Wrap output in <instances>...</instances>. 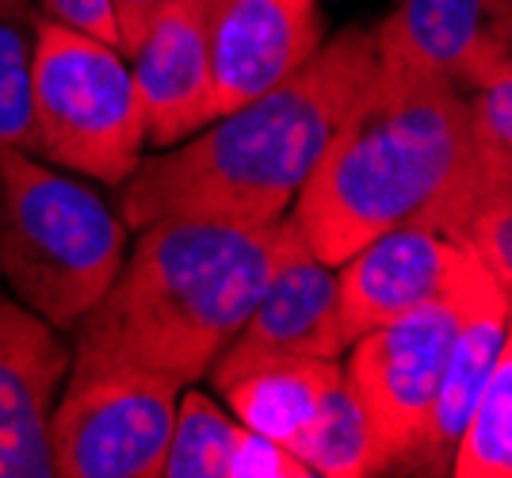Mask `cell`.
<instances>
[{
  "label": "cell",
  "instance_id": "obj_12",
  "mask_svg": "<svg viewBox=\"0 0 512 478\" xmlns=\"http://www.w3.org/2000/svg\"><path fill=\"white\" fill-rule=\"evenodd\" d=\"M371 31L383 62L440 73L459 88L512 66V0H398Z\"/></svg>",
  "mask_w": 512,
  "mask_h": 478
},
{
  "label": "cell",
  "instance_id": "obj_5",
  "mask_svg": "<svg viewBox=\"0 0 512 478\" xmlns=\"http://www.w3.org/2000/svg\"><path fill=\"white\" fill-rule=\"evenodd\" d=\"M31 134L39 157L123 188L146 150V111L127 58L43 16L31 62Z\"/></svg>",
  "mask_w": 512,
  "mask_h": 478
},
{
  "label": "cell",
  "instance_id": "obj_2",
  "mask_svg": "<svg viewBox=\"0 0 512 478\" xmlns=\"http://www.w3.org/2000/svg\"><path fill=\"white\" fill-rule=\"evenodd\" d=\"M375 62V31L352 23L279 85L211 119L192 138L142 157L119 203L127 230L161 218L283 222L367 88Z\"/></svg>",
  "mask_w": 512,
  "mask_h": 478
},
{
  "label": "cell",
  "instance_id": "obj_19",
  "mask_svg": "<svg viewBox=\"0 0 512 478\" xmlns=\"http://www.w3.org/2000/svg\"><path fill=\"white\" fill-rule=\"evenodd\" d=\"M43 8L35 0H0V146L35 153L31 134V62Z\"/></svg>",
  "mask_w": 512,
  "mask_h": 478
},
{
  "label": "cell",
  "instance_id": "obj_16",
  "mask_svg": "<svg viewBox=\"0 0 512 478\" xmlns=\"http://www.w3.org/2000/svg\"><path fill=\"white\" fill-rule=\"evenodd\" d=\"M505 348H512V291L493 287L467 306L459 333L451 341L444 379H440V391H436V402L428 413L417 475H448L459 433H463L470 410Z\"/></svg>",
  "mask_w": 512,
  "mask_h": 478
},
{
  "label": "cell",
  "instance_id": "obj_21",
  "mask_svg": "<svg viewBox=\"0 0 512 478\" xmlns=\"http://www.w3.org/2000/svg\"><path fill=\"white\" fill-rule=\"evenodd\" d=\"M463 245L490 268V276L512 291V184L493 188L470 207L463 222Z\"/></svg>",
  "mask_w": 512,
  "mask_h": 478
},
{
  "label": "cell",
  "instance_id": "obj_10",
  "mask_svg": "<svg viewBox=\"0 0 512 478\" xmlns=\"http://www.w3.org/2000/svg\"><path fill=\"white\" fill-rule=\"evenodd\" d=\"M321 43L318 0H218L211 16L214 119L291 77Z\"/></svg>",
  "mask_w": 512,
  "mask_h": 478
},
{
  "label": "cell",
  "instance_id": "obj_3",
  "mask_svg": "<svg viewBox=\"0 0 512 478\" xmlns=\"http://www.w3.org/2000/svg\"><path fill=\"white\" fill-rule=\"evenodd\" d=\"M291 238V218L272 226L222 218L142 226L104 299L73 326L77 352L192 387L245 329Z\"/></svg>",
  "mask_w": 512,
  "mask_h": 478
},
{
  "label": "cell",
  "instance_id": "obj_13",
  "mask_svg": "<svg viewBox=\"0 0 512 478\" xmlns=\"http://www.w3.org/2000/svg\"><path fill=\"white\" fill-rule=\"evenodd\" d=\"M207 375L222 406L245 429L291 448L314 421L329 383L341 375V360H310L234 341Z\"/></svg>",
  "mask_w": 512,
  "mask_h": 478
},
{
  "label": "cell",
  "instance_id": "obj_7",
  "mask_svg": "<svg viewBox=\"0 0 512 478\" xmlns=\"http://www.w3.org/2000/svg\"><path fill=\"white\" fill-rule=\"evenodd\" d=\"M184 383L73 352L50 410L58 478H161Z\"/></svg>",
  "mask_w": 512,
  "mask_h": 478
},
{
  "label": "cell",
  "instance_id": "obj_11",
  "mask_svg": "<svg viewBox=\"0 0 512 478\" xmlns=\"http://www.w3.org/2000/svg\"><path fill=\"white\" fill-rule=\"evenodd\" d=\"M463 253L467 245L428 218L394 226L360 245L348 261L337 264L341 326L348 345L367 329L386 326L413 306L436 299L451 283Z\"/></svg>",
  "mask_w": 512,
  "mask_h": 478
},
{
  "label": "cell",
  "instance_id": "obj_15",
  "mask_svg": "<svg viewBox=\"0 0 512 478\" xmlns=\"http://www.w3.org/2000/svg\"><path fill=\"white\" fill-rule=\"evenodd\" d=\"M161 478H314L283 444L253 433L211 394L184 387Z\"/></svg>",
  "mask_w": 512,
  "mask_h": 478
},
{
  "label": "cell",
  "instance_id": "obj_6",
  "mask_svg": "<svg viewBox=\"0 0 512 478\" xmlns=\"http://www.w3.org/2000/svg\"><path fill=\"white\" fill-rule=\"evenodd\" d=\"M493 287H501V283L493 280L490 268L467 249L451 283L436 299L413 306L386 326L360 333L344 352L348 356L344 375L379 436L386 475L390 471L417 475L428 413H432L440 379H444L451 341L459 333L467 306Z\"/></svg>",
  "mask_w": 512,
  "mask_h": 478
},
{
  "label": "cell",
  "instance_id": "obj_1",
  "mask_svg": "<svg viewBox=\"0 0 512 478\" xmlns=\"http://www.w3.org/2000/svg\"><path fill=\"white\" fill-rule=\"evenodd\" d=\"M482 196L467 92L451 77L379 58L287 218L306 249L337 268L371 238L417 218L459 238Z\"/></svg>",
  "mask_w": 512,
  "mask_h": 478
},
{
  "label": "cell",
  "instance_id": "obj_8",
  "mask_svg": "<svg viewBox=\"0 0 512 478\" xmlns=\"http://www.w3.org/2000/svg\"><path fill=\"white\" fill-rule=\"evenodd\" d=\"M218 0H169L127 66L146 111V146L169 150L214 119L211 108V16Z\"/></svg>",
  "mask_w": 512,
  "mask_h": 478
},
{
  "label": "cell",
  "instance_id": "obj_22",
  "mask_svg": "<svg viewBox=\"0 0 512 478\" xmlns=\"http://www.w3.org/2000/svg\"><path fill=\"white\" fill-rule=\"evenodd\" d=\"M43 8L46 20H58L81 35H92L100 43L115 46L123 54V43H119V23H115V12H111V0H35Z\"/></svg>",
  "mask_w": 512,
  "mask_h": 478
},
{
  "label": "cell",
  "instance_id": "obj_18",
  "mask_svg": "<svg viewBox=\"0 0 512 478\" xmlns=\"http://www.w3.org/2000/svg\"><path fill=\"white\" fill-rule=\"evenodd\" d=\"M448 475L455 478H509L512 475V348L493 364L478 394L459 444L451 452Z\"/></svg>",
  "mask_w": 512,
  "mask_h": 478
},
{
  "label": "cell",
  "instance_id": "obj_14",
  "mask_svg": "<svg viewBox=\"0 0 512 478\" xmlns=\"http://www.w3.org/2000/svg\"><path fill=\"white\" fill-rule=\"evenodd\" d=\"M234 341L310 360H341L348 352L337 268L318 261L299 238V230Z\"/></svg>",
  "mask_w": 512,
  "mask_h": 478
},
{
  "label": "cell",
  "instance_id": "obj_23",
  "mask_svg": "<svg viewBox=\"0 0 512 478\" xmlns=\"http://www.w3.org/2000/svg\"><path fill=\"white\" fill-rule=\"evenodd\" d=\"M169 0H111V12H115V23H119V43H123V58H127V50L138 39H142V31L150 27V20L165 8Z\"/></svg>",
  "mask_w": 512,
  "mask_h": 478
},
{
  "label": "cell",
  "instance_id": "obj_17",
  "mask_svg": "<svg viewBox=\"0 0 512 478\" xmlns=\"http://www.w3.org/2000/svg\"><path fill=\"white\" fill-rule=\"evenodd\" d=\"M295 459L306 463L314 478H371L386 475V459L379 448V436L371 429L360 398L352 391L348 375L329 383L314 421L299 433V440L287 448Z\"/></svg>",
  "mask_w": 512,
  "mask_h": 478
},
{
  "label": "cell",
  "instance_id": "obj_20",
  "mask_svg": "<svg viewBox=\"0 0 512 478\" xmlns=\"http://www.w3.org/2000/svg\"><path fill=\"white\" fill-rule=\"evenodd\" d=\"M467 92L470 161L482 192L512 184V66L474 81Z\"/></svg>",
  "mask_w": 512,
  "mask_h": 478
},
{
  "label": "cell",
  "instance_id": "obj_9",
  "mask_svg": "<svg viewBox=\"0 0 512 478\" xmlns=\"http://www.w3.org/2000/svg\"><path fill=\"white\" fill-rule=\"evenodd\" d=\"M69 360L62 329L0 295V478H54L50 410Z\"/></svg>",
  "mask_w": 512,
  "mask_h": 478
},
{
  "label": "cell",
  "instance_id": "obj_4",
  "mask_svg": "<svg viewBox=\"0 0 512 478\" xmlns=\"http://www.w3.org/2000/svg\"><path fill=\"white\" fill-rule=\"evenodd\" d=\"M127 257V222L88 184L0 146V280L54 329L104 299Z\"/></svg>",
  "mask_w": 512,
  "mask_h": 478
}]
</instances>
